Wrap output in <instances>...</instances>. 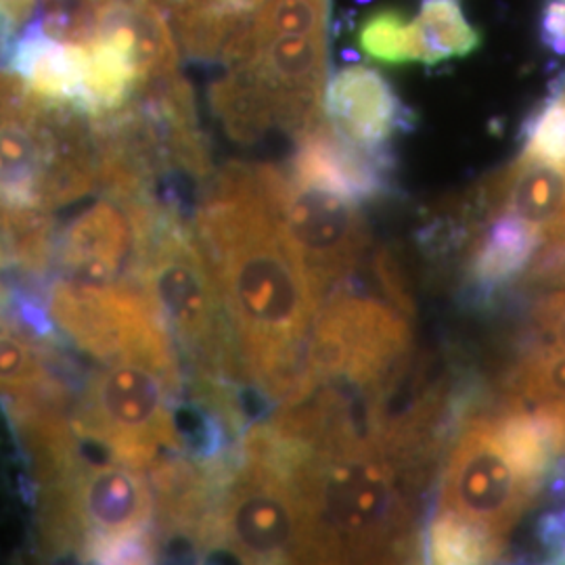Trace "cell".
<instances>
[{"label": "cell", "mask_w": 565, "mask_h": 565, "mask_svg": "<svg viewBox=\"0 0 565 565\" xmlns=\"http://www.w3.org/2000/svg\"><path fill=\"white\" fill-rule=\"evenodd\" d=\"M193 228L223 294L243 377L277 408L321 302L282 237L263 163L228 162L214 172Z\"/></svg>", "instance_id": "6da1fadb"}, {"label": "cell", "mask_w": 565, "mask_h": 565, "mask_svg": "<svg viewBox=\"0 0 565 565\" xmlns=\"http://www.w3.org/2000/svg\"><path fill=\"white\" fill-rule=\"evenodd\" d=\"M440 448L398 422L338 445H302L294 473L308 518V564L413 557L422 545V494Z\"/></svg>", "instance_id": "7a4b0ae2"}, {"label": "cell", "mask_w": 565, "mask_h": 565, "mask_svg": "<svg viewBox=\"0 0 565 565\" xmlns=\"http://www.w3.org/2000/svg\"><path fill=\"white\" fill-rule=\"evenodd\" d=\"M99 191L90 118L36 93L15 72L0 74V237L9 256H51L55 214Z\"/></svg>", "instance_id": "3957f363"}, {"label": "cell", "mask_w": 565, "mask_h": 565, "mask_svg": "<svg viewBox=\"0 0 565 565\" xmlns=\"http://www.w3.org/2000/svg\"><path fill=\"white\" fill-rule=\"evenodd\" d=\"M296 448L266 422L243 431L203 536L202 562L308 564V518Z\"/></svg>", "instance_id": "277c9868"}, {"label": "cell", "mask_w": 565, "mask_h": 565, "mask_svg": "<svg viewBox=\"0 0 565 565\" xmlns=\"http://www.w3.org/2000/svg\"><path fill=\"white\" fill-rule=\"evenodd\" d=\"M411 356L413 333L401 308L342 287L317 310L285 398L319 390L366 413H387Z\"/></svg>", "instance_id": "5b68a950"}, {"label": "cell", "mask_w": 565, "mask_h": 565, "mask_svg": "<svg viewBox=\"0 0 565 565\" xmlns=\"http://www.w3.org/2000/svg\"><path fill=\"white\" fill-rule=\"evenodd\" d=\"M141 282L174 342L184 385L247 384L223 294L186 216L158 210Z\"/></svg>", "instance_id": "8992f818"}, {"label": "cell", "mask_w": 565, "mask_h": 565, "mask_svg": "<svg viewBox=\"0 0 565 565\" xmlns=\"http://www.w3.org/2000/svg\"><path fill=\"white\" fill-rule=\"evenodd\" d=\"M184 384L141 359L103 363L74 398L76 436L105 446L118 461L149 469L163 450H177L172 411Z\"/></svg>", "instance_id": "52a82bcc"}, {"label": "cell", "mask_w": 565, "mask_h": 565, "mask_svg": "<svg viewBox=\"0 0 565 565\" xmlns=\"http://www.w3.org/2000/svg\"><path fill=\"white\" fill-rule=\"evenodd\" d=\"M46 306L61 338L99 363L141 359L182 382L174 342L141 282H81L53 277Z\"/></svg>", "instance_id": "ba28073f"}, {"label": "cell", "mask_w": 565, "mask_h": 565, "mask_svg": "<svg viewBox=\"0 0 565 565\" xmlns=\"http://www.w3.org/2000/svg\"><path fill=\"white\" fill-rule=\"evenodd\" d=\"M263 166L282 237L323 303L352 281L366 258L371 237L361 203L298 181L277 163Z\"/></svg>", "instance_id": "9c48e42d"}, {"label": "cell", "mask_w": 565, "mask_h": 565, "mask_svg": "<svg viewBox=\"0 0 565 565\" xmlns=\"http://www.w3.org/2000/svg\"><path fill=\"white\" fill-rule=\"evenodd\" d=\"M541 490L520 476L494 436L492 415H473L450 446L438 511H450L507 546Z\"/></svg>", "instance_id": "30bf717a"}, {"label": "cell", "mask_w": 565, "mask_h": 565, "mask_svg": "<svg viewBox=\"0 0 565 565\" xmlns=\"http://www.w3.org/2000/svg\"><path fill=\"white\" fill-rule=\"evenodd\" d=\"M158 210L162 207L99 189L95 202L55 226L51 275L81 282H141Z\"/></svg>", "instance_id": "8fae6325"}, {"label": "cell", "mask_w": 565, "mask_h": 565, "mask_svg": "<svg viewBox=\"0 0 565 565\" xmlns=\"http://www.w3.org/2000/svg\"><path fill=\"white\" fill-rule=\"evenodd\" d=\"M323 116L340 139L371 153H392L394 137L415 124L390 81L366 65H345L327 81Z\"/></svg>", "instance_id": "7c38bea8"}, {"label": "cell", "mask_w": 565, "mask_h": 565, "mask_svg": "<svg viewBox=\"0 0 565 565\" xmlns=\"http://www.w3.org/2000/svg\"><path fill=\"white\" fill-rule=\"evenodd\" d=\"M294 147L287 170L298 181L323 186L361 205L380 200L390 191L392 153H371L343 141L324 116Z\"/></svg>", "instance_id": "4fadbf2b"}, {"label": "cell", "mask_w": 565, "mask_h": 565, "mask_svg": "<svg viewBox=\"0 0 565 565\" xmlns=\"http://www.w3.org/2000/svg\"><path fill=\"white\" fill-rule=\"evenodd\" d=\"M478 210L482 223L497 214L515 216L546 235L564 221L565 172L520 153L515 162L482 184Z\"/></svg>", "instance_id": "5bb4252c"}, {"label": "cell", "mask_w": 565, "mask_h": 565, "mask_svg": "<svg viewBox=\"0 0 565 565\" xmlns=\"http://www.w3.org/2000/svg\"><path fill=\"white\" fill-rule=\"evenodd\" d=\"M541 242V233L515 216L497 214L486 218L480 237L471 243L467 282L480 298L497 294L525 275Z\"/></svg>", "instance_id": "9a60e30c"}, {"label": "cell", "mask_w": 565, "mask_h": 565, "mask_svg": "<svg viewBox=\"0 0 565 565\" xmlns=\"http://www.w3.org/2000/svg\"><path fill=\"white\" fill-rule=\"evenodd\" d=\"M170 15L186 57L218 63L226 46L254 20L266 0H156Z\"/></svg>", "instance_id": "2e32d148"}, {"label": "cell", "mask_w": 565, "mask_h": 565, "mask_svg": "<svg viewBox=\"0 0 565 565\" xmlns=\"http://www.w3.org/2000/svg\"><path fill=\"white\" fill-rule=\"evenodd\" d=\"M507 406L565 424V350L525 345L507 380Z\"/></svg>", "instance_id": "e0dca14e"}, {"label": "cell", "mask_w": 565, "mask_h": 565, "mask_svg": "<svg viewBox=\"0 0 565 565\" xmlns=\"http://www.w3.org/2000/svg\"><path fill=\"white\" fill-rule=\"evenodd\" d=\"M503 551L505 545L482 527L438 509L422 541V553L431 564H488L497 562Z\"/></svg>", "instance_id": "ac0fdd59"}, {"label": "cell", "mask_w": 565, "mask_h": 565, "mask_svg": "<svg viewBox=\"0 0 565 565\" xmlns=\"http://www.w3.org/2000/svg\"><path fill=\"white\" fill-rule=\"evenodd\" d=\"M356 42L369 60L385 65L425 63V41L417 18L408 20L398 9H380L364 18Z\"/></svg>", "instance_id": "d6986e66"}, {"label": "cell", "mask_w": 565, "mask_h": 565, "mask_svg": "<svg viewBox=\"0 0 565 565\" xmlns=\"http://www.w3.org/2000/svg\"><path fill=\"white\" fill-rule=\"evenodd\" d=\"M425 41V65L463 60L482 44L480 30L465 18L459 0H422L417 15Z\"/></svg>", "instance_id": "ffe728a7"}, {"label": "cell", "mask_w": 565, "mask_h": 565, "mask_svg": "<svg viewBox=\"0 0 565 565\" xmlns=\"http://www.w3.org/2000/svg\"><path fill=\"white\" fill-rule=\"evenodd\" d=\"M522 153L565 172V74L525 124Z\"/></svg>", "instance_id": "44dd1931"}, {"label": "cell", "mask_w": 565, "mask_h": 565, "mask_svg": "<svg viewBox=\"0 0 565 565\" xmlns=\"http://www.w3.org/2000/svg\"><path fill=\"white\" fill-rule=\"evenodd\" d=\"M548 480H553L551 490H555V494L559 497V503L548 509L541 518L536 536H539V545L551 564H565V459L551 471Z\"/></svg>", "instance_id": "7402d4cb"}, {"label": "cell", "mask_w": 565, "mask_h": 565, "mask_svg": "<svg viewBox=\"0 0 565 565\" xmlns=\"http://www.w3.org/2000/svg\"><path fill=\"white\" fill-rule=\"evenodd\" d=\"M541 42L546 51L555 55H565V0H546L541 13Z\"/></svg>", "instance_id": "603a6c76"}]
</instances>
